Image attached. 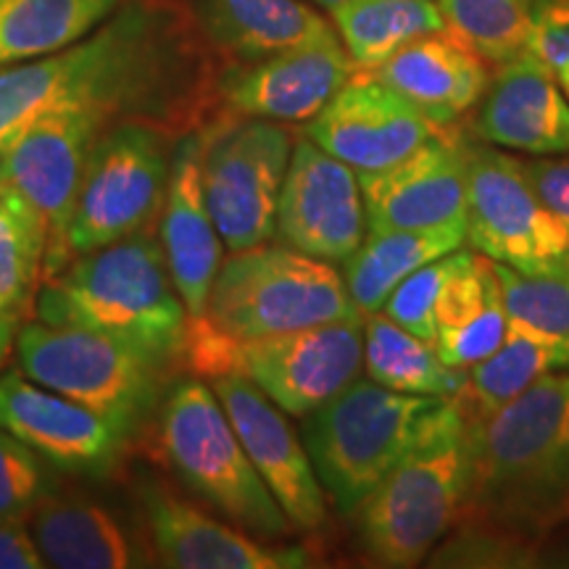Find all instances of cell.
Segmentation results:
<instances>
[{"instance_id": "6da1fadb", "label": "cell", "mask_w": 569, "mask_h": 569, "mask_svg": "<svg viewBox=\"0 0 569 569\" xmlns=\"http://www.w3.org/2000/svg\"><path fill=\"white\" fill-rule=\"evenodd\" d=\"M219 71L180 0H127L74 46L0 69V140L51 109L182 138L222 111Z\"/></svg>"}, {"instance_id": "7a4b0ae2", "label": "cell", "mask_w": 569, "mask_h": 569, "mask_svg": "<svg viewBox=\"0 0 569 569\" xmlns=\"http://www.w3.org/2000/svg\"><path fill=\"white\" fill-rule=\"evenodd\" d=\"M465 515L536 540L569 519V369L475 419Z\"/></svg>"}, {"instance_id": "3957f363", "label": "cell", "mask_w": 569, "mask_h": 569, "mask_svg": "<svg viewBox=\"0 0 569 569\" xmlns=\"http://www.w3.org/2000/svg\"><path fill=\"white\" fill-rule=\"evenodd\" d=\"M32 315L51 325L106 332L174 377L184 375L190 315L169 274L159 224L77 256L40 282Z\"/></svg>"}, {"instance_id": "277c9868", "label": "cell", "mask_w": 569, "mask_h": 569, "mask_svg": "<svg viewBox=\"0 0 569 569\" xmlns=\"http://www.w3.org/2000/svg\"><path fill=\"white\" fill-rule=\"evenodd\" d=\"M475 467V419L443 398L415 443L353 511L359 549L377 567L422 565L465 515Z\"/></svg>"}, {"instance_id": "5b68a950", "label": "cell", "mask_w": 569, "mask_h": 569, "mask_svg": "<svg viewBox=\"0 0 569 569\" xmlns=\"http://www.w3.org/2000/svg\"><path fill=\"white\" fill-rule=\"evenodd\" d=\"M148 440L163 469L234 528L274 543L296 532L201 377L180 375L169 386Z\"/></svg>"}, {"instance_id": "8992f818", "label": "cell", "mask_w": 569, "mask_h": 569, "mask_svg": "<svg viewBox=\"0 0 569 569\" xmlns=\"http://www.w3.org/2000/svg\"><path fill=\"white\" fill-rule=\"evenodd\" d=\"M13 348L21 375L106 417L134 446L151 436L177 380L138 348L80 325L27 319Z\"/></svg>"}, {"instance_id": "52a82bcc", "label": "cell", "mask_w": 569, "mask_h": 569, "mask_svg": "<svg viewBox=\"0 0 569 569\" xmlns=\"http://www.w3.org/2000/svg\"><path fill=\"white\" fill-rule=\"evenodd\" d=\"M440 401L398 393L375 380H353L306 415L301 438L327 501L351 517L415 443L425 417Z\"/></svg>"}, {"instance_id": "ba28073f", "label": "cell", "mask_w": 569, "mask_h": 569, "mask_svg": "<svg viewBox=\"0 0 569 569\" xmlns=\"http://www.w3.org/2000/svg\"><path fill=\"white\" fill-rule=\"evenodd\" d=\"M206 319L232 340L365 317L343 274L282 243L234 251L211 284Z\"/></svg>"}, {"instance_id": "9c48e42d", "label": "cell", "mask_w": 569, "mask_h": 569, "mask_svg": "<svg viewBox=\"0 0 569 569\" xmlns=\"http://www.w3.org/2000/svg\"><path fill=\"white\" fill-rule=\"evenodd\" d=\"M177 140V134L142 122L106 127L84 167L59 272L77 256L159 224Z\"/></svg>"}, {"instance_id": "30bf717a", "label": "cell", "mask_w": 569, "mask_h": 569, "mask_svg": "<svg viewBox=\"0 0 569 569\" xmlns=\"http://www.w3.org/2000/svg\"><path fill=\"white\" fill-rule=\"evenodd\" d=\"M201 182L219 238L230 251L269 243L296 138L288 127L219 111L201 130Z\"/></svg>"}, {"instance_id": "8fae6325", "label": "cell", "mask_w": 569, "mask_h": 569, "mask_svg": "<svg viewBox=\"0 0 569 569\" xmlns=\"http://www.w3.org/2000/svg\"><path fill=\"white\" fill-rule=\"evenodd\" d=\"M467 238L482 256L515 272H569V232L540 201L525 163L469 140Z\"/></svg>"}, {"instance_id": "7c38bea8", "label": "cell", "mask_w": 569, "mask_h": 569, "mask_svg": "<svg viewBox=\"0 0 569 569\" xmlns=\"http://www.w3.org/2000/svg\"><path fill=\"white\" fill-rule=\"evenodd\" d=\"M101 117L82 109H51L32 117L0 140V180L30 203L46 230L42 280L59 272L63 234L101 132Z\"/></svg>"}, {"instance_id": "4fadbf2b", "label": "cell", "mask_w": 569, "mask_h": 569, "mask_svg": "<svg viewBox=\"0 0 569 569\" xmlns=\"http://www.w3.org/2000/svg\"><path fill=\"white\" fill-rule=\"evenodd\" d=\"M234 361L284 415L306 417L359 380L365 317L238 340Z\"/></svg>"}, {"instance_id": "5bb4252c", "label": "cell", "mask_w": 569, "mask_h": 569, "mask_svg": "<svg viewBox=\"0 0 569 569\" xmlns=\"http://www.w3.org/2000/svg\"><path fill=\"white\" fill-rule=\"evenodd\" d=\"M156 565L174 569H301L315 557L298 546H280L211 517L177 490L140 472L132 488Z\"/></svg>"}, {"instance_id": "9a60e30c", "label": "cell", "mask_w": 569, "mask_h": 569, "mask_svg": "<svg viewBox=\"0 0 569 569\" xmlns=\"http://www.w3.org/2000/svg\"><path fill=\"white\" fill-rule=\"evenodd\" d=\"M24 519L46 567H156L146 519L134 496L132 507H124L109 496L61 478Z\"/></svg>"}, {"instance_id": "2e32d148", "label": "cell", "mask_w": 569, "mask_h": 569, "mask_svg": "<svg viewBox=\"0 0 569 569\" xmlns=\"http://www.w3.org/2000/svg\"><path fill=\"white\" fill-rule=\"evenodd\" d=\"M0 427L69 478H109L134 451L109 419L21 372L0 377Z\"/></svg>"}, {"instance_id": "e0dca14e", "label": "cell", "mask_w": 569, "mask_h": 569, "mask_svg": "<svg viewBox=\"0 0 569 569\" xmlns=\"http://www.w3.org/2000/svg\"><path fill=\"white\" fill-rule=\"evenodd\" d=\"M365 232L359 174L306 134L298 138L277 203L274 238L327 264H343Z\"/></svg>"}, {"instance_id": "ac0fdd59", "label": "cell", "mask_w": 569, "mask_h": 569, "mask_svg": "<svg viewBox=\"0 0 569 569\" xmlns=\"http://www.w3.org/2000/svg\"><path fill=\"white\" fill-rule=\"evenodd\" d=\"M356 63L336 30L219 71L222 111L269 122H309L351 80Z\"/></svg>"}, {"instance_id": "d6986e66", "label": "cell", "mask_w": 569, "mask_h": 569, "mask_svg": "<svg viewBox=\"0 0 569 569\" xmlns=\"http://www.w3.org/2000/svg\"><path fill=\"white\" fill-rule=\"evenodd\" d=\"M438 132L401 92L372 69H356L330 103L306 122L303 134L356 174L393 167Z\"/></svg>"}, {"instance_id": "ffe728a7", "label": "cell", "mask_w": 569, "mask_h": 569, "mask_svg": "<svg viewBox=\"0 0 569 569\" xmlns=\"http://www.w3.org/2000/svg\"><path fill=\"white\" fill-rule=\"evenodd\" d=\"M211 388L248 459L272 490L290 525L301 532L322 528L327 522V496L303 438L290 427L284 411L240 372L213 377Z\"/></svg>"}, {"instance_id": "44dd1931", "label": "cell", "mask_w": 569, "mask_h": 569, "mask_svg": "<svg viewBox=\"0 0 569 569\" xmlns=\"http://www.w3.org/2000/svg\"><path fill=\"white\" fill-rule=\"evenodd\" d=\"M469 140L448 127L382 172L359 174L367 230H419L467 222Z\"/></svg>"}, {"instance_id": "7402d4cb", "label": "cell", "mask_w": 569, "mask_h": 569, "mask_svg": "<svg viewBox=\"0 0 569 569\" xmlns=\"http://www.w3.org/2000/svg\"><path fill=\"white\" fill-rule=\"evenodd\" d=\"M159 234L169 274L188 315H206L211 284L222 267V238L206 206L201 182V134L177 140L167 201L159 217Z\"/></svg>"}, {"instance_id": "603a6c76", "label": "cell", "mask_w": 569, "mask_h": 569, "mask_svg": "<svg viewBox=\"0 0 569 569\" xmlns=\"http://www.w3.org/2000/svg\"><path fill=\"white\" fill-rule=\"evenodd\" d=\"M475 132L490 146L530 156L569 153V101L557 74L528 51L501 63Z\"/></svg>"}, {"instance_id": "cb8c5ba5", "label": "cell", "mask_w": 569, "mask_h": 569, "mask_svg": "<svg viewBox=\"0 0 569 569\" xmlns=\"http://www.w3.org/2000/svg\"><path fill=\"white\" fill-rule=\"evenodd\" d=\"M372 71L438 130L467 117L488 88L486 59L448 27L409 42Z\"/></svg>"}, {"instance_id": "d4e9b609", "label": "cell", "mask_w": 569, "mask_h": 569, "mask_svg": "<svg viewBox=\"0 0 569 569\" xmlns=\"http://www.w3.org/2000/svg\"><path fill=\"white\" fill-rule=\"evenodd\" d=\"M213 56L251 63L330 32V21L303 0H180Z\"/></svg>"}, {"instance_id": "484cf974", "label": "cell", "mask_w": 569, "mask_h": 569, "mask_svg": "<svg viewBox=\"0 0 569 569\" xmlns=\"http://www.w3.org/2000/svg\"><path fill=\"white\" fill-rule=\"evenodd\" d=\"M465 238L467 222L419 230H367L361 246L343 261V280L356 309L365 317L382 311L398 284L430 261L457 251Z\"/></svg>"}, {"instance_id": "4316f807", "label": "cell", "mask_w": 569, "mask_h": 569, "mask_svg": "<svg viewBox=\"0 0 569 569\" xmlns=\"http://www.w3.org/2000/svg\"><path fill=\"white\" fill-rule=\"evenodd\" d=\"M127 0H0V69L74 46Z\"/></svg>"}, {"instance_id": "83f0119b", "label": "cell", "mask_w": 569, "mask_h": 569, "mask_svg": "<svg viewBox=\"0 0 569 569\" xmlns=\"http://www.w3.org/2000/svg\"><path fill=\"white\" fill-rule=\"evenodd\" d=\"M365 372L377 386L398 393L457 398L467 386V369L446 365L436 343L377 311L365 322Z\"/></svg>"}, {"instance_id": "f1b7e54d", "label": "cell", "mask_w": 569, "mask_h": 569, "mask_svg": "<svg viewBox=\"0 0 569 569\" xmlns=\"http://www.w3.org/2000/svg\"><path fill=\"white\" fill-rule=\"evenodd\" d=\"M332 17L356 69H377L417 38L446 30L436 0H346Z\"/></svg>"}, {"instance_id": "f546056e", "label": "cell", "mask_w": 569, "mask_h": 569, "mask_svg": "<svg viewBox=\"0 0 569 569\" xmlns=\"http://www.w3.org/2000/svg\"><path fill=\"white\" fill-rule=\"evenodd\" d=\"M559 372V356L546 338L511 322L503 343L488 359L469 367L459 401L472 419H486L536 386L543 375Z\"/></svg>"}, {"instance_id": "4dcf8cb0", "label": "cell", "mask_w": 569, "mask_h": 569, "mask_svg": "<svg viewBox=\"0 0 569 569\" xmlns=\"http://www.w3.org/2000/svg\"><path fill=\"white\" fill-rule=\"evenodd\" d=\"M46 230L38 213L9 182L0 180V311L32 315L42 280Z\"/></svg>"}, {"instance_id": "1f68e13d", "label": "cell", "mask_w": 569, "mask_h": 569, "mask_svg": "<svg viewBox=\"0 0 569 569\" xmlns=\"http://www.w3.org/2000/svg\"><path fill=\"white\" fill-rule=\"evenodd\" d=\"M446 27L482 59L507 63L525 53L536 0H436Z\"/></svg>"}, {"instance_id": "d6a6232c", "label": "cell", "mask_w": 569, "mask_h": 569, "mask_svg": "<svg viewBox=\"0 0 569 569\" xmlns=\"http://www.w3.org/2000/svg\"><path fill=\"white\" fill-rule=\"evenodd\" d=\"M511 322L546 338L559 356V369H569V272L532 277L496 264Z\"/></svg>"}, {"instance_id": "836d02e7", "label": "cell", "mask_w": 569, "mask_h": 569, "mask_svg": "<svg viewBox=\"0 0 569 569\" xmlns=\"http://www.w3.org/2000/svg\"><path fill=\"white\" fill-rule=\"evenodd\" d=\"M543 565L538 540L465 515L430 551L427 567L525 569Z\"/></svg>"}, {"instance_id": "e575fe53", "label": "cell", "mask_w": 569, "mask_h": 569, "mask_svg": "<svg viewBox=\"0 0 569 569\" xmlns=\"http://www.w3.org/2000/svg\"><path fill=\"white\" fill-rule=\"evenodd\" d=\"M469 251H457L440 256V259L430 261V264L417 269L409 280H403L393 290V296L388 298L382 315L393 319L401 327H407L415 336L430 340H438V303L443 296L446 284L451 282V277L459 272L461 264L467 261Z\"/></svg>"}, {"instance_id": "d590c367", "label": "cell", "mask_w": 569, "mask_h": 569, "mask_svg": "<svg viewBox=\"0 0 569 569\" xmlns=\"http://www.w3.org/2000/svg\"><path fill=\"white\" fill-rule=\"evenodd\" d=\"M61 478L63 472L0 427V519L30 515Z\"/></svg>"}, {"instance_id": "8d00e7d4", "label": "cell", "mask_w": 569, "mask_h": 569, "mask_svg": "<svg viewBox=\"0 0 569 569\" xmlns=\"http://www.w3.org/2000/svg\"><path fill=\"white\" fill-rule=\"evenodd\" d=\"M507 330H509V311H507V301H503L501 282H498L496 288L490 290L486 303H482L480 309L467 319V322L453 327V330L440 332L436 340V348L446 365L457 369H469L478 365V361L488 359V356L503 343Z\"/></svg>"}, {"instance_id": "74e56055", "label": "cell", "mask_w": 569, "mask_h": 569, "mask_svg": "<svg viewBox=\"0 0 569 569\" xmlns=\"http://www.w3.org/2000/svg\"><path fill=\"white\" fill-rule=\"evenodd\" d=\"M525 51L559 74L569 63V0H536Z\"/></svg>"}, {"instance_id": "f35d334b", "label": "cell", "mask_w": 569, "mask_h": 569, "mask_svg": "<svg viewBox=\"0 0 569 569\" xmlns=\"http://www.w3.org/2000/svg\"><path fill=\"white\" fill-rule=\"evenodd\" d=\"M525 172H528L532 188L538 190L540 201L549 206L553 217L569 232V153H559L557 159L540 156V159L525 163Z\"/></svg>"}, {"instance_id": "ab89813d", "label": "cell", "mask_w": 569, "mask_h": 569, "mask_svg": "<svg viewBox=\"0 0 569 569\" xmlns=\"http://www.w3.org/2000/svg\"><path fill=\"white\" fill-rule=\"evenodd\" d=\"M38 546L30 536L24 517L0 519V569H42Z\"/></svg>"}, {"instance_id": "60d3db41", "label": "cell", "mask_w": 569, "mask_h": 569, "mask_svg": "<svg viewBox=\"0 0 569 569\" xmlns=\"http://www.w3.org/2000/svg\"><path fill=\"white\" fill-rule=\"evenodd\" d=\"M21 322H24V317L13 315V311H0V365L9 356L11 346H17V332Z\"/></svg>"}, {"instance_id": "b9f144b4", "label": "cell", "mask_w": 569, "mask_h": 569, "mask_svg": "<svg viewBox=\"0 0 569 569\" xmlns=\"http://www.w3.org/2000/svg\"><path fill=\"white\" fill-rule=\"evenodd\" d=\"M557 80H559L561 90H565V96H567V101H569V63H567V67H561V69H559Z\"/></svg>"}, {"instance_id": "7bdbcfd3", "label": "cell", "mask_w": 569, "mask_h": 569, "mask_svg": "<svg viewBox=\"0 0 569 569\" xmlns=\"http://www.w3.org/2000/svg\"><path fill=\"white\" fill-rule=\"evenodd\" d=\"M315 3H319V6H325V9H338V6H343L346 0H315Z\"/></svg>"}]
</instances>
